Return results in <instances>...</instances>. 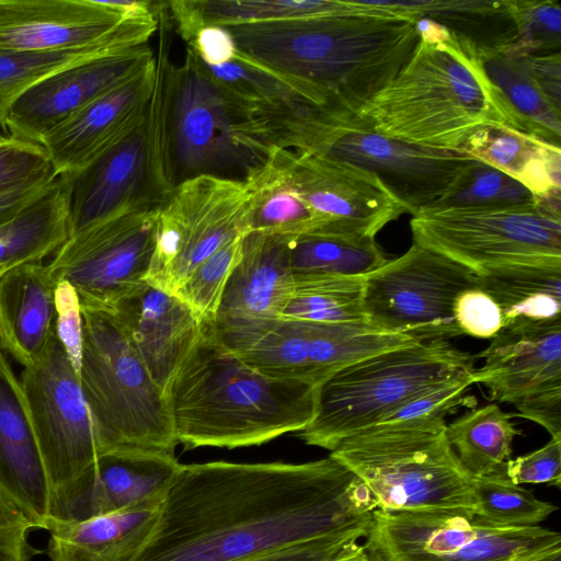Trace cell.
<instances>
[{
	"instance_id": "1",
	"label": "cell",
	"mask_w": 561,
	"mask_h": 561,
	"mask_svg": "<svg viewBox=\"0 0 561 561\" xmlns=\"http://www.w3.org/2000/svg\"><path fill=\"white\" fill-rule=\"evenodd\" d=\"M377 503L332 456L183 465L130 561H242L369 522Z\"/></svg>"
},
{
	"instance_id": "2",
	"label": "cell",
	"mask_w": 561,
	"mask_h": 561,
	"mask_svg": "<svg viewBox=\"0 0 561 561\" xmlns=\"http://www.w3.org/2000/svg\"><path fill=\"white\" fill-rule=\"evenodd\" d=\"M366 12L225 26L238 50L304 83L313 106L352 116L389 83L417 42L414 18Z\"/></svg>"
},
{
	"instance_id": "3",
	"label": "cell",
	"mask_w": 561,
	"mask_h": 561,
	"mask_svg": "<svg viewBox=\"0 0 561 561\" xmlns=\"http://www.w3.org/2000/svg\"><path fill=\"white\" fill-rule=\"evenodd\" d=\"M317 386L266 376L243 363L209 325L172 377L165 399L184 449L238 448L304 430Z\"/></svg>"
},
{
	"instance_id": "4",
	"label": "cell",
	"mask_w": 561,
	"mask_h": 561,
	"mask_svg": "<svg viewBox=\"0 0 561 561\" xmlns=\"http://www.w3.org/2000/svg\"><path fill=\"white\" fill-rule=\"evenodd\" d=\"M415 20L420 37L410 58L352 117L385 136L453 151L480 126L512 127L474 45L432 20Z\"/></svg>"
},
{
	"instance_id": "5",
	"label": "cell",
	"mask_w": 561,
	"mask_h": 561,
	"mask_svg": "<svg viewBox=\"0 0 561 561\" xmlns=\"http://www.w3.org/2000/svg\"><path fill=\"white\" fill-rule=\"evenodd\" d=\"M254 118L264 148L307 152L365 170L412 216L439 198L474 159L394 139L352 116L332 115L302 102L260 107Z\"/></svg>"
},
{
	"instance_id": "6",
	"label": "cell",
	"mask_w": 561,
	"mask_h": 561,
	"mask_svg": "<svg viewBox=\"0 0 561 561\" xmlns=\"http://www.w3.org/2000/svg\"><path fill=\"white\" fill-rule=\"evenodd\" d=\"M446 425L444 415L375 424L344 438L330 456L362 480L378 510L473 514V477Z\"/></svg>"
},
{
	"instance_id": "7",
	"label": "cell",
	"mask_w": 561,
	"mask_h": 561,
	"mask_svg": "<svg viewBox=\"0 0 561 561\" xmlns=\"http://www.w3.org/2000/svg\"><path fill=\"white\" fill-rule=\"evenodd\" d=\"M474 362L448 340L405 345L358 360L317 386L316 414L297 436L331 451L428 388L473 373Z\"/></svg>"
},
{
	"instance_id": "8",
	"label": "cell",
	"mask_w": 561,
	"mask_h": 561,
	"mask_svg": "<svg viewBox=\"0 0 561 561\" xmlns=\"http://www.w3.org/2000/svg\"><path fill=\"white\" fill-rule=\"evenodd\" d=\"M82 314L79 380L101 456L130 449L174 454L179 443L164 391L119 322L103 310L82 308Z\"/></svg>"
},
{
	"instance_id": "9",
	"label": "cell",
	"mask_w": 561,
	"mask_h": 561,
	"mask_svg": "<svg viewBox=\"0 0 561 561\" xmlns=\"http://www.w3.org/2000/svg\"><path fill=\"white\" fill-rule=\"evenodd\" d=\"M249 108L187 47L180 66L167 70L163 138L172 185L199 175L262 162L249 133Z\"/></svg>"
},
{
	"instance_id": "10",
	"label": "cell",
	"mask_w": 561,
	"mask_h": 561,
	"mask_svg": "<svg viewBox=\"0 0 561 561\" xmlns=\"http://www.w3.org/2000/svg\"><path fill=\"white\" fill-rule=\"evenodd\" d=\"M364 545L381 561H515L561 551L558 531L492 527L470 513L375 510Z\"/></svg>"
},
{
	"instance_id": "11",
	"label": "cell",
	"mask_w": 561,
	"mask_h": 561,
	"mask_svg": "<svg viewBox=\"0 0 561 561\" xmlns=\"http://www.w3.org/2000/svg\"><path fill=\"white\" fill-rule=\"evenodd\" d=\"M249 211L241 179L199 174L180 182L159 207L146 283L174 295L201 262L249 232Z\"/></svg>"
},
{
	"instance_id": "12",
	"label": "cell",
	"mask_w": 561,
	"mask_h": 561,
	"mask_svg": "<svg viewBox=\"0 0 561 561\" xmlns=\"http://www.w3.org/2000/svg\"><path fill=\"white\" fill-rule=\"evenodd\" d=\"M413 242L476 275L514 264L561 265V217L531 208L446 209L412 216Z\"/></svg>"
},
{
	"instance_id": "13",
	"label": "cell",
	"mask_w": 561,
	"mask_h": 561,
	"mask_svg": "<svg viewBox=\"0 0 561 561\" xmlns=\"http://www.w3.org/2000/svg\"><path fill=\"white\" fill-rule=\"evenodd\" d=\"M477 286V275L451 259L415 242L364 277V320L389 334L417 342L461 335L454 320L458 295Z\"/></svg>"
},
{
	"instance_id": "14",
	"label": "cell",
	"mask_w": 561,
	"mask_h": 561,
	"mask_svg": "<svg viewBox=\"0 0 561 561\" xmlns=\"http://www.w3.org/2000/svg\"><path fill=\"white\" fill-rule=\"evenodd\" d=\"M159 207L127 210L70 234L47 263L51 277L69 283L82 308L112 313L146 282Z\"/></svg>"
},
{
	"instance_id": "15",
	"label": "cell",
	"mask_w": 561,
	"mask_h": 561,
	"mask_svg": "<svg viewBox=\"0 0 561 561\" xmlns=\"http://www.w3.org/2000/svg\"><path fill=\"white\" fill-rule=\"evenodd\" d=\"M19 380L53 502L101 457L96 434L79 376L57 335L37 363L23 368Z\"/></svg>"
},
{
	"instance_id": "16",
	"label": "cell",
	"mask_w": 561,
	"mask_h": 561,
	"mask_svg": "<svg viewBox=\"0 0 561 561\" xmlns=\"http://www.w3.org/2000/svg\"><path fill=\"white\" fill-rule=\"evenodd\" d=\"M298 195L313 213V233L375 237L407 210L381 181L345 162L270 148Z\"/></svg>"
},
{
	"instance_id": "17",
	"label": "cell",
	"mask_w": 561,
	"mask_h": 561,
	"mask_svg": "<svg viewBox=\"0 0 561 561\" xmlns=\"http://www.w3.org/2000/svg\"><path fill=\"white\" fill-rule=\"evenodd\" d=\"M153 60L146 44L59 70L20 95L1 127L10 136L39 144L47 133Z\"/></svg>"
},
{
	"instance_id": "18",
	"label": "cell",
	"mask_w": 561,
	"mask_h": 561,
	"mask_svg": "<svg viewBox=\"0 0 561 561\" xmlns=\"http://www.w3.org/2000/svg\"><path fill=\"white\" fill-rule=\"evenodd\" d=\"M181 467L174 454L165 451L130 449L105 454L51 502L50 519L82 520L161 505Z\"/></svg>"
},
{
	"instance_id": "19",
	"label": "cell",
	"mask_w": 561,
	"mask_h": 561,
	"mask_svg": "<svg viewBox=\"0 0 561 561\" xmlns=\"http://www.w3.org/2000/svg\"><path fill=\"white\" fill-rule=\"evenodd\" d=\"M70 234L139 207H159L149 196L147 114L127 136L82 170L64 174Z\"/></svg>"
},
{
	"instance_id": "20",
	"label": "cell",
	"mask_w": 561,
	"mask_h": 561,
	"mask_svg": "<svg viewBox=\"0 0 561 561\" xmlns=\"http://www.w3.org/2000/svg\"><path fill=\"white\" fill-rule=\"evenodd\" d=\"M156 76L154 60L103 93L39 141L59 175L82 170L146 117Z\"/></svg>"
},
{
	"instance_id": "21",
	"label": "cell",
	"mask_w": 561,
	"mask_h": 561,
	"mask_svg": "<svg viewBox=\"0 0 561 561\" xmlns=\"http://www.w3.org/2000/svg\"><path fill=\"white\" fill-rule=\"evenodd\" d=\"M128 19L135 18L101 0H0V49L81 48L106 39Z\"/></svg>"
},
{
	"instance_id": "22",
	"label": "cell",
	"mask_w": 561,
	"mask_h": 561,
	"mask_svg": "<svg viewBox=\"0 0 561 561\" xmlns=\"http://www.w3.org/2000/svg\"><path fill=\"white\" fill-rule=\"evenodd\" d=\"M479 357L473 376L491 400L516 404L561 389V321L504 325Z\"/></svg>"
},
{
	"instance_id": "23",
	"label": "cell",
	"mask_w": 561,
	"mask_h": 561,
	"mask_svg": "<svg viewBox=\"0 0 561 561\" xmlns=\"http://www.w3.org/2000/svg\"><path fill=\"white\" fill-rule=\"evenodd\" d=\"M112 313L165 394L203 325L178 296L146 282L124 297Z\"/></svg>"
},
{
	"instance_id": "24",
	"label": "cell",
	"mask_w": 561,
	"mask_h": 561,
	"mask_svg": "<svg viewBox=\"0 0 561 561\" xmlns=\"http://www.w3.org/2000/svg\"><path fill=\"white\" fill-rule=\"evenodd\" d=\"M0 492L35 525L51 518V490L20 380L0 353Z\"/></svg>"
},
{
	"instance_id": "25",
	"label": "cell",
	"mask_w": 561,
	"mask_h": 561,
	"mask_svg": "<svg viewBox=\"0 0 561 561\" xmlns=\"http://www.w3.org/2000/svg\"><path fill=\"white\" fill-rule=\"evenodd\" d=\"M56 286L43 262L16 265L0 276V348L23 368L37 363L56 335Z\"/></svg>"
},
{
	"instance_id": "26",
	"label": "cell",
	"mask_w": 561,
	"mask_h": 561,
	"mask_svg": "<svg viewBox=\"0 0 561 561\" xmlns=\"http://www.w3.org/2000/svg\"><path fill=\"white\" fill-rule=\"evenodd\" d=\"M251 231L225 286L216 319L280 317L294 286L291 242Z\"/></svg>"
},
{
	"instance_id": "27",
	"label": "cell",
	"mask_w": 561,
	"mask_h": 561,
	"mask_svg": "<svg viewBox=\"0 0 561 561\" xmlns=\"http://www.w3.org/2000/svg\"><path fill=\"white\" fill-rule=\"evenodd\" d=\"M210 328L229 351L259 373L318 386L305 321L283 317L216 319Z\"/></svg>"
},
{
	"instance_id": "28",
	"label": "cell",
	"mask_w": 561,
	"mask_h": 561,
	"mask_svg": "<svg viewBox=\"0 0 561 561\" xmlns=\"http://www.w3.org/2000/svg\"><path fill=\"white\" fill-rule=\"evenodd\" d=\"M160 505L118 511L82 520L50 519V561H130L157 522Z\"/></svg>"
},
{
	"instance_id": "29",
	"label": "cell",
	"mask_w": 561,
	"mask_h": 561,
	"mask_svg": "<svg viewBox=\"0 0 561 561\" xmlns=\"http://www.w3.org/2000/svg\"><path fill=\"white\" fill-rule=\"evenodd\" d=\"M458 151L514 178L538 202L561 201L558 146L505 125L488 124L478 127Z\"/></svg>"
},
{
	"instance_id": "30",
	"label": "cell",
	"mask_w": 561,
	"mask_h": 561,
	"mask_svg": "<svg viewBox=\"0 0 561 561\" xmlns=\"http://www.w3.org/2000/svg\"><path fill=\"white\" fill-rule=\"evenodd\" d=\"M175 32L190 43L204 26H230L366 12L362 0H176L167 2Z\"/></svg>"
},
{
	"instance_id": "31",
	"label": "cell",
	"mask_w": 561,
	"mask_h": 561,
	"mask_svg": "<svg viewBox=\"0 0 561 561\" xmlns=\"http://www.w3.org/2000/svg\"><path fill=\"white\" fill-rule=\"evenodd\" d=\"M481 70L512 127L560 147L561 112L534 81L525 59L507 47H476Z\"/></svg>"
},
{
	"instance_id": "32",
	"label": "cell",
	"mask_w": 561,
	"mask_h": 561,
	"mask_svg": "<svg viewBox=\"0 0 561 561\" xmlns=\"http://www.w3.org/2000/svg\"><path fill=\"white\" fill-rule=\"evenodd\" d=\"M158 30V18L126 20L106 39L96 44L56 51L0 49V124L13 104L32 85L70 66L146 45Z\"/></svg>"
},
{
	"instance_id": "33",
	"label": "cell",
	"mask_w": 561,
	"mask_h": 561,
	"mask_svg": "<svg viewBox=\"0 0 561 561\" xmlns=\"http://www.w3.org/2000/svg\"><path fill=\"white\" fill-rule=\"evenodd\" d=\"M70 236L68 188L58 175L18 215L0 225V270L51 257Z\"/></svg>"
},
{
	"instance_id": "34",
	"label": "cell",
	"mask_w": 561,
	"mask_h": 561,
	"mask_svg": "<svg viewBox=\"0 0 561 561\" xmlns=\"http://www.w3.org/2000/svg\"><path fill=\"white\" fill-rule=\"evenodd\" d=\"M477 286L499 305L504 325L561 321V265L501 266L477 275Z\"/></svg>"
},
{
	"instance_id": "35",
	"label": "cell",
	"mask_w": 561,
	"mask_h": 561,
	"mask_svg": "<svg viewBox=\"0 0 561 561\" xmlns=\"http://www.w3.org/2000/svg\"><path fill=\"white\" fill-rule=\"evenodd\" d=\"M369 3L396 14L432 20L466 38L476 47H506L516 38L508 0H412Z\"/></svg>"
},
{
	"instance_id": "36",
	"label": "cell",
	"mask_w": 561,
	"mask_h": 561,
	"mask_svg": "<svg viewBox=\"0 0 561 561\" xmlns=\"http://www.w3.org/2000/svg\"><path fill=\"white\" fill-rule=\"evenodd\" d=\"M250 196L249 232L276 234L295 240L318 230V221L296 192L276 157L264 160L241 179Z\"/></svg>"
},
{
	"instance_id": "37",
	"label": "cell",
	"mask_w": 561,
	"mask_h": 561,
	"mask_svg": "<svg viewBox=\"0 0 561 561\" xmlns=\"http://www.w3.org/2000/svg\"><path fill=\"white\" fill-rule=\"evenodd\" d=\"M511 417L497 404L490 403L446 425L451 448L472 477L494 473L510 459L513 440L522 433Z\"/></svg>"
},
{
	"instance_id": "38",
	"label": "cell",
	"mask_w": 561,
	"mask_h": 561,
	"mask_svg": "<svg viewBox=\"0 0 561 561\" xmlns=\"http://www.w3.org/2000/svg\"><path fill=\"white\" fill-rule=\"evenodd\" d=\"M389 261L375 237L310 233L291 242L294 274L366 276Z\"/></svg>"
},
{
	"instance_id": "39",
	"label": "cell",
	"mask_w": 561,
	"mask_h": 561,
	"mask_svg": "<svg viewBox=\"0 0 561 561\" xmlns=\"http://www.w3.org/2000/svg\"><path fill=\"white\" fill-rule=\"evenodd\" d=\"M365 276L294 274V286L280 317L317 323L364 320Z\"/></svg>"
},
{
	"instance_id": "40",
	"label": "cell",
	"mask_w": 561,
	"mask_h": 561,
	"mask_svg": "<svg viewBox=\"0 0 561 561\" xmlns=\"http://www.w3.org/2000/svg\"><path fill=\"white\" fill-rule=\"evenodd\" d=\"M538 205L536 196L520 182L473 159L448 190L420 213L446 209L531 208Z\"/></svg>"
},
{
	"instance_id": "41",
	"label": "cell",
	"mask_w": 561,
	"mask_h": 561,
	"mask_svg": "<svg viewBox=\"0 0 561 561\" xmlns=\"http://www.w3.org/2000/svg\"><path fill=\"white\" fill-rule=\"evenodd\" d=\"M473 516L492 527H535L558 507L537 499L530 491L511 482L502 468L472 478Z\"/></svg>"
},
{
	"instance_id": "42",
	"label": "cell",
	"mask_w": 561,
	"mask_h": 561,
	"mask_svg": "<svg viewBox=\"0 0 561 561\" xmlns=\"http://www.w3.org/2000/svg\"><path fill=\"white\" fill-rule=\"evenodd\" d=\"M209 72L248 108L302 102L313 105L308 88L289 76L272 70L241 54Z\"/></svg>"
},
{
	"instance_id": "43",
	"label": "cell",
	"mask_w": 561,
	"mask_h": 561,
	"mask_svg": "<svg viewBox=\"0 0 561 561\" xmlns=\"http://www.w3.org/2000/svg\"><path fill=\"white\" fill-rule=\"evenodd\" d=\"M244 236L230 240L201 262L174 294L202 325L216 320L225 286L241 257Z\"/></svg>"
},
{
	"instance_id": "44",
	"label": "cell",
	"mask_w": 561,
	"mask_h": 561,
	"mask_svg": "<svg viewBox=\"0 0 561 561\" xmlns=\"http://www.w3.org/2000/svg\"><path fill=\"white\" fill-rule=\"evenodd\" d=\"M516 28L512 51L519 55L560 53L561 7L553 0H508Z\"/></svg>"
},
{
	"instance_id": "45",
	"label": "cell",
	"mask_w": 561,
	"mask_h": 561,
	"mask_svg": "<svg viewBox=\"0 0 561 561\" xmlns=\"http://www.w3.org/2000/svg\"><path fill=\"white\" fill-rule=\"evenodd\" d=\"M56 175L41 144L0 136V195Z\"/></svg>"
},
{
	"instance_id": "46",
	"label": "cell",
	"mask_w": 561,
	"mask_h": 561,
	"mask_svg": "<svg viewBox=\"0 0 561 561\" xmlns=\"http://www.w3.org/2000/svg\"><path fill=\"white\" fill-rule=\"evenodd\" d=\"M369 523L353 525L242 561H337L359 545L358 541L367 534Z\"/></svg>"
},
{
	"instance_id": "47",
	"label": "cell",
	"mask_w": 561,
	"mask_h": 561,
	"mask_svg": "<svg viewBox=\"0 0 561 561\" xmlns=\"http://www.w3.org/2000/svg\"><path fill=\"white\" fill-rule=\"evenodd\" d=\"M473 383H476V379L473 373H471L431 387L401 404L378 424L402 422L433 415L445 416L463 402V394Z\"/></svg>"
},
{
	"instance_id": "48",
	"label": "cell",
	"mask_w": 561,
	"mask_h": 561,
	"mask_svg": "<svg viewBox=\"0 0 561 561\" xmlns=\"http://www.w3.org/2000/svg\"><path fill=\"white\" fill-rule=\"evenodd\" d=\"M454 320L462 334L492 339L504 325L495 300L478 286L462 290L454 304Z\"/></svg>"
},
{
	"instance_id": "49",
	"label": "cell",
	"mask_w": 561,
	"mask_h": 561,
	"mask_svg": "<svg viewBox=\"0 0 561 561\" xmlns=\"http://www.w3.org/2000/svg\"><path fill=\"white\" fill-rule=\"evenodd\" d=\"M506 478L514 484L561 485V439L551 438L542 447L515 459H508L502 467Z\"/></svg>"
},
{
	"instance_id": "50",
	"label": "cell",
	"mask_w": 561,
	"mask_h": 561,
	"mask_svg": "<svg viewBox=\"0 0 561 561\" xmlns=\"http://www.w3.org/2000/svg\"><path fill=\"white\" fill-rule=\"evenodd\" d=\"M55 306L56 335L79 376L83 350V314L79 296L69 283H57Z\"/></svg>"
},
{
	"instance_id": "51",
	"label": "cell",
	"mask_w": 561,
	"mask_h": 561,
	"mask_svg": "<svg viewBox=\"0 0 561 561\" xmlns=\"http://www.w3.org/2000/svg\"><path fill=\"white\" fill-rule=\"evenodd\" d=\"M33 522L0 492V561H33L41 553L30 542Z\"/></svg>"
},
{
	"instance_id": "52",
	"label": "cell",
	"mask_w": 561,
	"mask_h": 561,
	"mask_svg": "<svg viewBox=\"0 0 561 561\" xmlns=\"http://www.w3.org/2000/svg\"><path fill=\"white\" fill-rule=\"evenodd\" d=\"M187 45L207 66L227 64L238 53L231 34L222 26L209 25L199 28Z\"/></svg>"
},
{
	"instance_id": "53",
	"label": "cell",
	"mask_w": 561,
	"mask_h": 561,
	"mask_svg": "<svg viewBox=\"0 0 561 561\" xmlns=\"http://www.w3.org/2000/svg\"><path fill=\"white\" fill-rule=\"evenodd\" d=\"M515 405L519 416L545 427L551 438L561 439V389L536 394Z\"/></svg>"
},
{
	"instance_id": "54",
	"label": "cell",
	"mask_w": 561,
	"mask_h": 561,
	"mask_svg": "<svg viewBox=\"0 0 561 561\" xmlns=\"http://www.w3.org/2000/svg\"><path fill=\"white\" fill-rule=\"evenodd\" d=\"M528 70L552 106L561 112V54L525 55Z\"/></svg>"
},
{
	"instance_id": "55",
	"label": "cell",
	"mask_w": 561,
	"mask_h": 561,
	"mask_svg": "<svg viewBox=\"0 0 561 561\" xmlns=\"http://www.w3.org/2000/svg\"><path fill=\"white\" fill-rule=\"evenodd\" d=\"M51 176L0 195V225L18 215L57 178Z\"/></svg>"
},
{
	"instance_id": "56",
	"label": "cell",
	"mask_w": 561,
	"mask_h": 561,
	"mask_svg": "<svg viewBox=\"0 0 561 561\" xmlns=\"http://www.w3.org/2000/svg\"><path fill=\"white\" fill-rule=\"evenodd\" d=\"M337 561H381L377 554L370 551L364 543L358 545L353 551Z\"/></svg>"
},
{
	"instance_id": "57",
	"label": "cell",
	"mask_w": 561,
	"mask_h": 561,
	"mask_svg": "<svg viewBox=\"0 0 561 561\" xmlns=\"http://www.w3.org/2000/svg\"><path fill=\"white\" fill-rule=\"evenodd\" d=\"M539 561H561V551L553 552L549 556L543 557Z\"/></svg>"
},
{
	"instance_id": "58",
	"label": "cell",
	"mask_w": 561,
	"mask_h": 561,
	"mask_svg": "<svg viewBox=\"0 0 561 561\" xmlns=\"http://www.w3.org/2000/svg\"><path fill=\"white\" fill-rule=\"evenodd\" d=\"M558 552V551H557ZM551 554V553H550ZM549 556V554H548ZM546 557V556H545ZM543 557H540V558H531V559H523V560H515V561H539L540 559H542Z\"/></svg>"
},
{
	"instance_id": "59",
	"label": "cell",
	"mask_w": 561,
	"mask_h": 561,
	"mask_svg": "<svg viewBox=\"0 0 561 561\" xmlns=\"http://www.w3.org/2000/svg\"><path fill=\"white\" fill-rule=\"evenodd\" d=\"M4 271H7V270H0V276H1V274H2Z\"/></svg>"
},
{
	"instance_id": "60",
	"label": "cell",
	"mask_w": 561,
	"mask_h": 561,
	"mask_svg": "<svg viewBox=\"0 0 561 561\" xmlns=\"http://www.w3.org/2000/svg\"><path fill=\"white\" fill-rule=\"evenodd\" d=\"M0 128H1V124H0ZM1 135H2V134H0V136H1Z\"/></svg>"
}]
</instances>
